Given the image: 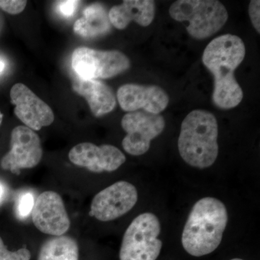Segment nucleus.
<instances>
[{"instance_id": "39448f33", "label": "nucleus", "mask_w": 260, "mask_h": 260, "mask_svg": "<svg viewBox=\"0 0 260 260\" xmlns=\"http://www.w3.org/2000/svg\"><path fill=\"white\" fill-rule=\"evenodd\" d=\"M160 223L152 213L137 216L123 237L119 251L120 260H156L162 243L158 239Z\"/></svg>"}, {"instance_id": "0eeeda50", "label": "nucleus", "mask_w": 260, "mask_h": 260, "mask_svg": "<svg viewBox=\"0 0 260 260\" xmlns=\"http://www.w3.org/2000/svg\"><path fill=\"white\" fill-rule=\"evenodd\" d=\"M165 125V119L160 114L144 111L127 113L121 119V126L126 133L123 148L129 155H143L150 149L152 140L161 134Z\"/></svg>"}, {"instance_id": "20e7f679", "label": "nucleus", "mask_w": 260, "mask_h": 260, "mask_svg": "<svg viewBox=\"0 0 260 260\" xmlns=\"http://www.w3.org/2000/svg\"><path fill=\"white\" fill-rule=\"evenodd\" d=\"M169 14L179 22H189L186 30L198 40L208 39L226 23V8L217 0H178L169 8Z\"/></svg>"}, {"instance_id": "393cba45", "label": "nucleus", "mask_w": 260, "mask_h": 260, "mask_svg": "<svg viewBox=\"0 0 260 260\" xmlns=\"http://www.w3.org/2000/svg\"><path fill=\"white\" fill-rule=\"evenodd\" d=\"M3 113L0 112V125H1L2 122H3Z\"/></svg>"}, {"instance_id": "f8f14e48", "label": "nucleus", "mask_w": 260, "mask_h": 260, "mask_svg": "<svg viewBox=\"0 0 260 260\" xmlns=\"http://www.w3.org/2000/svg\"><path fill=\"white\" fill-rule=\"evenodd\" d=\"M69 159L77 167L85 168L93 173L114 172L126 161L125 155L116 147L97 146L91 143L75 145L70 150Z\"/></svg>"}, {"instance_id": "412c9836", "label": "nucleus", "mask_w": 260, "mask_h": 260, "mask_svg": "<svg viewBox=\"0 0 260 260\" xmlns=\"http://www.w3.org/2000/svg\"><path fill=\"white\" fill-rule=\"evenodd\" d=\"M79 3V1L65 0V1L57 2L56 5H57L58 11L61 15L66 18H70L74 15Z\"/></svg>"}, {"instance_id": "f3484780", "label": "nucleus", "mask_w": 260, "mask_h": 260, "mask_svg": "<svg viewBox=\"0 0 260 260\" xmlns=\"http://www.w3.org/2000/svg\"><path fill=\"white\" fill-rule=\"evenodd\" d=\"M38 260H79V248L73 238L53 237L43 243Z\"/></svg>"}, {"instance_id": "4468645a", "label": "nucleus", "mask_w": 260, "mask_h": 260, "mask_svg": "<svg viewBox=\"0 0 260 260\" xmlns=\"http://www.w3.org/2000/svg\"><path fill=\"white\" fill-rule=\"evenodd\" d=\"M72 87L75 93L86 100L95 117H102L115 109L116 96L112 89L100 80L77 77L73 80Z\"/></svg>"}, {"instance_id": "7ed1b4c3", "label": "nucleus", "mask_w": 260, "mask_h": 260, "mask_svg": "<svg viewBox=\"0 0 260 260\" xmlns=\"http://www.w3.org/2000/svg\"><path fill=\"white\" fill-rule=\"evenodd\" d=\"M218 126L216 117L197 109L187 114L181 125L178 148L183 160L191 167L205 169L218 158Z\"/></svg>"}, {"instance_id": "b1692460", "label": "nucleus", "mask_w": 260, "mask_h": 260, "mask_svg": "<svg viewBox=\"0 0 260 260\" xmlns=\"http://www.w3.org/2000/svg\"><path fill=\"white\" fill-rule=\"evenodd\" d=\"M5 68V64L3 62V61H0V73L4 70Z\"/></svg>"}, {"instance_id": "5701e85b", "label": "nucleus", "mask_w": 260, "mask_h": 260, "mask_svg": "<svg viewBox=\"0 0 260 260\" xmlns=\"http://www.w3.org/2000/svg\"><path fill=\"white\" fill-rule=\"evenodd\" d=\"M3 193H4V189H3V186L0 184V200L3 196Z\"/></svg>"}, {"instance_id": "6e6552de", "label": "nucleus", "mask_w": 260, "mask_h": 260, "mask_svg": "<svg viewBox=\"0 0 260 260\" xmlns=\"http://www.w3.org/2000/svg\"><path fill=\"white\" fill-rule=\"evenodd\" d=\"M138 199V191L133 184L127 181H118L94 197L89 215L100 221H111L133 209Z\"/></svg>"}, {"instance_id": "a211bd4d", "label": "nucleus", "mask_w": 260, "mask_h": 260, "mask_svg": "<svg viewBox=\"0 0 260 260\" xmlns=\"http://www.w3.org/2000/svg\"><path fill=\"white\" fill-rule=\"evenodd\" d=\"M30 251L26 248L15 251L8 250L0 237V260H30Z\"/></svg>"}, {"instance_id": "ddd939ff", "label": "nucleus", "mask_w": 260, "mask_h": 260, "mask_svg": "<svg viewBox=\"0 0 260 260\" xmlns=\"http://www.w3.org/2000/svg\"><path fill=\"white\" fill-rule=\"evenodd\" d=\"M117 100L125 112L143 109L144 112L160 114L169 105V97L158 85L125 84L118 89Z\"/></svg>"}, {"instance_id": "f257e3e1", "label": "nucleus", "mask_w": 260, "mask_h": 260, "mask_svg": "<svg viewBox=\"0 0 260 260\" xmlns=\"http://www.w3.org/2000/svg\"><path fill=\"white\" fill-rule=\"evenodd\" d=\"M245 55L242 39L232 34L215 38L205 48L203 62L214 77L213 101L217 107L227 110L242 102L244 93L234 72Z\"/></svg>"}, {"instance_id": "6ab92c4d", "label": "nucleus", "mask_w": 260, "mask_h": 260, "mask_svg": "<svg viewBox=\"0 0 260 260\" xmlns=\"http://www.w3.org/2000/svg\"><path fill=\"white\" fill-rule=\"evenodd\" d=\"M35 200L34 196L30 193L22 194L18 200V215L22 218L28 217L31 213L32 208H34Z\"/></svg>"}, {"instance_id": "aec40b11", "label": "nucleus", "mask_w": 260, "mask_h": 260, "mask_svg": "<svg viewBox=\"0 0 260 260\" xmlns=\"http://www.w3.org/2000/svg\"><path fill=\"white\" fill-rule=\"evenodd\" d=\"M27 1L24 0H0V8L10 15H18L25 10Z\"/></svg>"}, {"instance_id": "2eb2a0df", "label": "nucleus", "mask_w": 260, "mask_h": 260, "mask_svg": "<svg viewBox=\"0 0 260 260\" xmlns=\"http://www.w3.org/2000/svg\"><path fill=\"white\" fill-rule=\"evenodd\" d=\"M154 17L155 2L152 0H124L109 12L111 24L119 30H124L133 21L140 26H148Z\"/></svg>"}, {"instance_id": "1a4fd4ad", "label": "nucleus", "mask_w": 260, "mask_h": 260, "mask_svg": "<svg viewBox=\"0 0 260 260\" xmlns=\"http://www.w3.org/2000/svg\"><path fill=\"white\" fill-rule=\"evenodd\" d=\"M42 156L39 135L27 126H18L12 131L10 150L2 158L0 166L4 170L19 175L21 169L37 167Z\"/></svg>"}, {"instance_id": "dca6fc26", "label": "nucleus", "mask_w": 260, "mask_h": 260, "mask_svg": "<svg viewBox=\"0 0 260 260\" xmlns=\"http://www.w3.org/2000/svg\"><path fill=\"white\" fill-rule=\"evenodd\" d=\"M112 24L109 13L104 5L93 3L83 10V16L73 25V30L78 37L85 39H94L104 37L110 32Z\"/></svg>"}, {"instance_id": "4be33fe9", "label": "nucleus", "mask_w": 260, "mask_h": 260, "mask_svg": "<svg viewBox=\"0 0 260 260\" xmlns=\"http://www.w3.org/2000/svg\"><path fill=\"white\" fill-rule=\"evenodd\" d=\"M260 1L252 0L249 5V15L251 23L256 31L260 32Z\"/></svg>"}, {"instance_id": "f03ea898", "label": "nucleus", "mask_w": 260, "mask_h": 260, "mask_svg": "<svg viewBox=\"0 0 260 260\" xmlns=\"http://www.w3.org/2000/svg\"><path fill=\"white\" fill-rule=\"evenodd\" d=\"M229 215L225 205L214 198L197 202L186 220L181 244L188 254L203 256L213 252L221 243Z\"/></svg>"}, {"instance_id": "423d86ee", "label": "nucleus", "mask_w": 260, "mask_h": 260, "mask_svg": "<svg viewBox=\"0 0 260 260\" xmlns=\"http://www.w3.org/2000/svg\"><path fill=\"white\" fill-rule=\"evenodd\" d=\"M72 68L83 79H109L130 68L129 58L117 50L102 51L78 47L72 54Z\"/></svg>"}, {"instance_id": "9d476101", "label": "nucleus", "mask_w": 260, "mask_h": 260, "mask_svg": "<svg viewBox=\"0 0 260 260\" xmlns=\"http://www.w3.org/2000/svg\"><path fill=\"white\" fill-rule=\"evenodd\" d=\"M34 225L44 234L60 237L68 232L70 220L64 202L55 191H47L35 200L32 212Z\"/></svg>"}, {"instance_id": "9b49d317", "label": "nucleus", "mask_w": 260, "mask_h": 260, "mask_svg": "<svg viewBox=\"0 0 260 260\" xmlns=\"http://www.w3.org/2000/svg\"><path fill=\"white\" fill-rule=\"evenodd\" d=\"M11 103L17 117L34 131L51 125L54 121L52 109L23 83H17L10 90Z\"/></svg>"}, {"instance_id": "a878e982", "label": "nucleus", "mask_w": 260, "mask_h": 260, "mask_svg": "<svg viewBox=\"0 0 260 260\" xmlns=\"http://www.w3.org/2000/svg\"><path fill=\"white\" fill-rule=\"evenodd\" d=\"M231 260H244V259H239V258H234V259H231Z\"/></svg>"}]
</instances>
